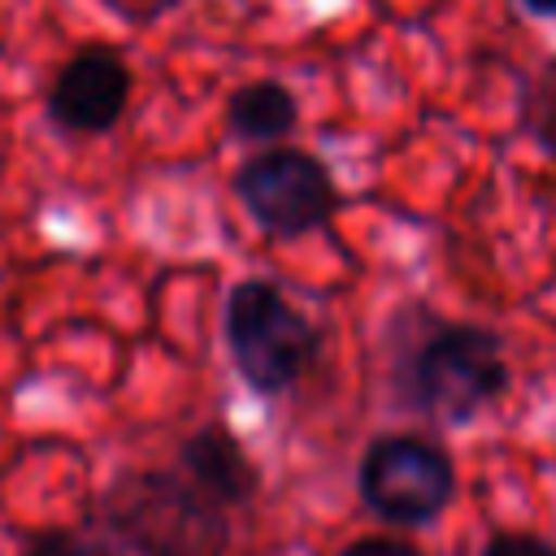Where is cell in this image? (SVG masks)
Wrapping results in <instances>:
<instances>
[{
	"instance_id": "cell-9",
	"label": "cell",
	"mask_w": 556,
	"mask_h": 556,
	"mask_svg": "<svg viewBox=\"0 0 556 556\" xmlns=\"http://www.w3.org/2000/svg\"><path fill=\"white\" fill-rule=\"evenodd\" d=\"M22 556H113V539L83 526H43L26 534Z\"/></svg>"
},
{
	"instance_id": "cell-8",
	"label": "cell",
	"mask_w": 556,
	"mask_h": 556,
	"mask_svg": "<svg viewBox=\"0 0 556 556\" xmlns=\"http://www.w3.org/2000/svg\"><path fill=\"white\" fill-rule=\"evenodd\" d=\"M295 122H300L295 96L274 78L243 83L226 100V130L243 143H278L295 130Z\"/></svg>"
},
{
	"instance_id": "cell-1",
	"label": "cell",
	"mask_w": 556,
	"mask_h": 556,
	"mask_svg": "<svg viewBox=\"0 0 556 556\" xmlns=\"http://www.w3.org/2000/svg\"><path fill=\"white\" fill-rule=\"evenodd\" d=\"M421 330L395 352V391L408 408L465 426L486 404H495L508 387V361L495 330L473 321H439L417 317Z\"/></svg>"
},
{
	"instance_id": "cell-4",
	"label": "cell",
	"mask_w": 556,
	"mask_h": 556,
	"mask_svg": "<svg viewBox=\"0 0 556 556\" xmlns=\"http://www.w3.org/2000/svg\"><path fill=\"white\" fill-rule=\"evenodd\" d=\"M235 195L248 208V217L274 239L313 235L339 208V187L330 169L313 152L287 143L248 156L235 169Z\"/></svg>"
},
{
	"instance_id": "cell-11",
	"label": "cell",
	"mask_w": 556,
	"mask_h": 556,
	"mask_svg": "<svg viewBox=\"0 0 556 556\" xmlns=\"http://www.w3.org/2000/svg\"><path fill=\"white\" fill-rule=\"evenodd\" d=\"M482 556H556V543H547L543 534H530V530H500L486 539Z\"/></svg>"
},
{
	"instance_id": "cell-5",
	"label": "cell",
	"mask_w": 556,
	"mask_h": 556,
	"mask_svg": "<svg viewBox=\"0 0 556 556\" xmlns=\"http://www.w3.org/2000/svg\"><path fill=\"white\" fill-rule=\"evenodd\" d=\"M356 482L369 513H378L391 526H426L456 495V469L447 452L417 434L374 439L361 456Z\"/></svg>"
},
{
	"instance_id": "cell-3",
	"label": "cell",
	"mask_w": 556,
	"mask_h": 556,
	"mask_svg": "<svg viewBox=\"0 0 556 556\" xmlns=\"http://www.w3.org/2000/svg\"><path fill=\"white\" fill-rule=\"evenodd\" d=\"M226 348L256 395H282L308 374L317 356V326L274 282L243 278L226 295Z\"/></svg>"
},
{
	"instance_id": "cell-14",
	"label": "cell",
	"mask_w": 556,
	"mask_h": 556,
	"mask_svg": "<svg viewBox=\"0 0 556 556\" xmlns=\"http://www.w3.org/2000/svg\"><path fill=\"white\" fill-rule=\"evenodd\" d=\"M530 13H539V17H556V0H521Z\"/></svg>"
},
{
	"instance_id": "cell-7",
	"label": "cell",
	"mask_w": 556,
	"mask_h": 556,
	"mask_svg": "<svg viewBox=\"0 0 556 556\" xmlns=\"http://www.w3.org/2000/svg\"><path fill=\"white\" fill-rule=\"evenodd\" d=\"M208 500H217L222 508H239L256 495L261 478L252 456L243 452V443L226 430V426H200L195 434L182 439L178 460H174Z\"/></svg>"
},
{
	"instance_id": "cell-10",
	"label": "cell",
	"mask_w": 556,
	"mask_h": 556,
	"mask_svg": "<svg viewBox=\"0 0 556 556\" xmlns=\"http://www.w3.org/2000/svg\"><path fill=\"white\" fill-rule=\"evenodd\" d=\"M526 130L539 139L543 152L556 156V61L543 65V74L530 83V96H526Z\"/></svg>"
},
{
	"instance_id": "cell-12",
	"label": "cell",
	"mask_w": 556,
	"mask_h": 556,
	"mask_svg": "<svg viewBox=\"0 0 556 556\" xmlns=\"http://www.w3.org/2000/svg\"><path fill=\"white\" fill-rule=\"evenodd\" d=\"M339 556H421L408 539H391V534H365L356 543H348Z\"/></svg>"
},
{
	"instance_id": "cell-13",
	"label": "cell",
	"mask_w": 556,
	"mask_h": 556,
	"mask_svg": "<svg viewBox=\"0 0 556 556\" xmlns=\"http://www.w3.org/2000/svg\"><path fill=\"white\" fill-rule=\"evenodd\" d=\"M104 4H109L113 13H122L126 22H139V26H143V22L165 17V13H169L178 0H104Z\"/></svg>"
},
{
	"instance_id": "cell-6",
	"label": "cell",
	"mask_w": 556,
	"mask_h": 556,
	"mask_svg": "<svg viewBox=\"0 0 556 556\" xmlns=\"http://www.w3.org/2000/svg\"><path fill=\"white\" fill-rule=\"evenodd\" d=\"M135 74L126 56L109 43L78 48L48 87V117L65 135H104L122 122L130 104Z\"/></svg>"
},
{
	"instance_id": "cell-2",
	"label": "cell",
	"mask_w": 556,
	"mask_h": 556,
	"mask_svg": "<svg viewBox=\"0 0 556 556\" xmlns=\"http://www.w3.org/2000/svg\"><path fill=\"white\" fill-rule=\"evenodd\" d=\"M100 530L135 556H222L230 543L226 508L178 465L117 473L100 495Z\"/></svg>"
}]
</instances>
